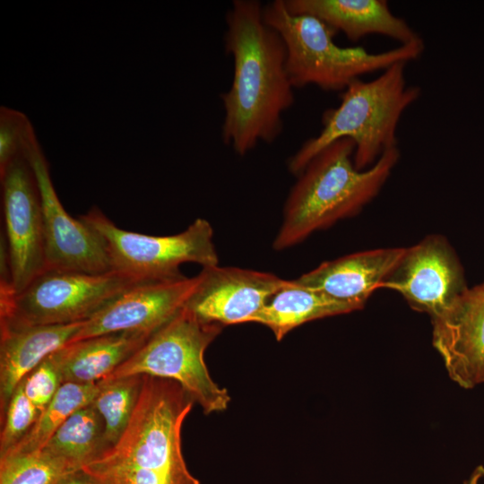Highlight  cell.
I'll return each instance as SVG.
<instances>
[{"label": "cell", "mask_w": 484, "mask_h": 484, "mask_svg": "<svg viewBox=\"0 0 484 484\" xmlns=\"http://www.w3.org/2000/svg\"><path fill=\"white\" fill-rule=\"evenodd\" d=\"M432 321V343L456 385L472 389L484 373V282L467 288Z\"/></svg>", "instance_id": "cell-14"}, {"label": "cell", "mask_w": 484, "mask_h": 484, "mask_svg": "<svg viewBox=\"0 0 484 484\" xmlns=\"http://www.w3.org/2000/svg\"><path fill=\"white\" fill-rule=\"evenodd\" d=\"M398 62L370 81L358 79L341 92L336 108L322 116L319 134L307 140L288 161L289 170L298 176L323 149L340 139L355 144V167H372L392 148L397 147V127L404 111L420 96L421 89L408 85L405 67Z\"/></svg>", "instance_id": "cell-4"}, {"label": "cell", "mask_w": 484, "mask_h": 484, "mask_svg": "<svg viewBox=\"0 0 484 484\" xmlns=\"http://www.w3.org/2000/svg\"><path fill=\"white\" fill-rule=\"evenodd\" d=\"M62 458L42 448L0 456V484H56L75 471Z\"/></svg>", "instance_id": "cell-23"}, {"label": "cell", "mask_w": 484, "mask_h": 484, "mask_svg": "<svg viewBox=\"0 0 484 484\" xmlns=\"http://www.w3.org/2000/svg\"><path fill=\"white\" fill-rule=\"evenodd\" d=\"M12 286L23 290L46 265L42 205L38 181L25 154L0 171Z\"/></svg>", "instance_id": "cell-9"}, {"label": "cell", "mask_w": 484, "mask_h": 484, "mask_svg": "<svg viewBox=\"0 0 484 484\" xmlns=\"http://www.w3.org/2000/svg\"><path fill=\"white\" fill-rule=\"evenodd\" d=\"M199 281L198 274L134 285L85 321L71 342L120 332L152 334L186 306Z\"/></svg>", "instance_id": "cell-12"}, {"label": "cell", "mask_w": 484, "mask_h": 484, "mask_svg": "<svg viewBox=\"0 0 484 484\" xmlns=\"http://www.w3.org/2000/svg\"><path fill=\"white\" fill-rule=\"evenodd\" d=\"M194 402L177 382L143 375L122 436L82 469L99 484H200L181 448L182 426Z\"/></svg>", "instance_id": "cell-2"}, {"label": "cell", "mask_w": 484, "mask_h": 484, "mask_svg": "<svg viewBox=\"0 0 484 484\" xmlns=\"http://www.w3.org/2000/svg\"><path fill=\"white\" fill-rule=\"evenodd\" d=\"M56 484H99V481L83 469H78L63 476Z\"/></svg>", "instance_id": "cell-27"}, {"label": "cell", "mask_w": 484, "mask_h": 484, "mask_svg": "<svg viewBox=\"0 0 484 484\" xmlns=\"http://www.w3.org/2000/svg\"><path fill=\"white\" fill-rule=\"evenodd\" d=\"M292 13L315 16L352 42L377 34L400 45L422 41L402 18L394 15L385 0H283Z\"/></svg>", "instance_id": "cell-16"}, {"label": "cell", "mask_w": 484, "mask_h": 484, "mask_svg": "<svg viewBox=\"0 0 484 484\" xmlns=\"http://www.w3.org/2000/svg\"><path fill=\"white\" fill-rule=\"evenodd\" d=\"M151 335L143 332L97 335L69 342L50 357L62 384L97 383L127 360Z\"/></svg>", "instance_id": "cell-18"}, {"label": "cell", "mask_w": 484, "mask_h": 484, "mask_svg": "<svg viewBox=\"0 0 484 484\" xmlns=\"http://www.w3.org/2000/svg\"><path fill=\"white\" fill-rule=\"evenodd\" d=\"M484 383V373H483V376H482V384Z\"/></svg>", "instance_id": "cell-29"}, {"label": "cell", "mask_w": 484, "mask_h": 484, "mask_svg": "<svg viewBox=\"0 0 484 484\" xmlns=\"http://www.w3.org/2000/svg\"><path fill=\"white\" fill-rule=\"evenodd\" d=\"M359 310L356 306L302 286L292 281L284 284L248 323H257L270 328L275 339L281 341L294 328L320 318Z\"/></svg>", "instance_id": "cell-19"}, {"label": "cell", "mask_w": 484, "mask_h": 484, "mask_svg": "<svg viewBox=\"0 0 484 484\" xmlns=\"http://www.w3.org/2000/svg\"><path fill=\"white\" fill-rule=\"evenodd\" d=\"M143 375L103 378L91 402L100 415L108 447L122 436L134 411L141 393Z\"/></svg>", "instance_id": "cell-22"}, {"label": "cell", "mask_w": 484, "mask_h": 484, "mask_svg": "<svg viewBox=\"0 0 484 484\" xmlns=\"http://www.w3.org/2000/svg\"><path fill=\"white\" fill-rule=\"evenodd\" d=\"M97 391L98 382L62 384L51 402L40 411L31 428L4 455L42 449L58 428L74 411L93 402Z\"/></svg>", "instance_id": "cell-21"}, {"label": "cell", "mask_w": 484, "mask_h": 484, "mask_svg": "<svg viewBox=\"0 0 484 484\" xmlns=\"http://www.w3.org/2000/svg\"><path fill=\"white\" fill-rule=\"evenodd\" d=\"M40 411L28 399L21 384L14 391L1 417L0 456L6 454L31 428Z\"/></svg>", "instance_id": "cell-25"}, {"label": "cell", "mask_w": 484, "mask_h": 484, "mask_svg": "<svg viewBox=\"0 0 484 484\" xmlns=\"http://www.w3.org/2000/svg\"><path fill=\"white\" fill-rule=\"evenodd\" d=\"M22 385L28 399L40 411H43L62 385L50 355L22 381Z\"/></svg>", "instance_id": "cell-26"}, {"label": "cell", "mask_w": 484, "mask_h": 484, "mask_svg": "<svg viewBox=\"0 0 484 484\" xmlns=\"http://www.w3.org/2000/svg\"><path fill=\"white\" fill-rule=\"evenodd\" d=\"M43 448L81 469L108 448L100 415L91 403L77 410Z\"/></svg>", "instance_id": "cell-20"}, {"label": "cell", "mask_w": 484, "mask_h": 484, "mask_svg": "<svg viewBox=\"0 0 484 484\" xmlns=\"http://www.w3.org/2000/svg\"><path fill=\"white\" fill-rule=\"evenodd\" d=\"M102 238L112 270L147 280L183 276L179 266L194 263L204 267L219 264L213 229L204 219H196L184 231L170 236H151L117 227L99 208L80 216Z\"/></svg>", "instance_id": "cell-8"}, {"label": "cell", "mask_w": 484, "mask_h": 484, "mask_svg": "<svg viewBox=\"0 0 484 484\" xmlns=\"http://www.w3.org/2000/svg\"><path fill=\"white\" fill-rule=\"evenodd\" d=\"M185 307L200 320L221 325L248 323L286 280L237 267H204Z\"/></svg>", "instance_id": "cell-13"}, {"label": "cell", "mask_w": 484, "mask_h": 484, "mask_svg": "<svg viewBox=\"0 0 484 484\" xmlns=\"http://www.w3.org/2000/svg\"><path fill=\"white\" fill-rule=\"evenodd\" d=\"M354 151L351 140L335 141L298 175L284 203L275 250L293 246L313 232L359 213L379 194L400 158L394 147L372 167L359 170L354 165Z\"/></svg>", "instance_id": "cell-3"}, {"label": "cell", "mask_w": 484, "mask_h": 484, "mask_svg": "<svg viewBox=\"0 0 484 484\" xmlns=\"http://www.w3.org/2000/svg\"><path fill=\"white\" fill-rule=\"evenodd\" d=\"M220 329L221 324L203 322L184 307L107 378L144 375L170 379L204 414L223 411L230 396L213 381L204 361L205 350Z\"/></svg>", "instance_id": "cell-6"}, {"label": "cell", "mask_w": 484, "mask_h": 484, "mask_svg": "<svg viewBox=\"0 0 484 484\" xmlns=\"http://www.w3.org/2000/svg\"><path fill=\"white\" fill-rule=\"evenodd\" d=\"M83 323L0 325L1 417L21 382L49 355L71 342Z\"/></svg>", "instance_id": "cell-17"}, {"label": "cell", "mask_w": 484, "mask_h": 484, "mask_svg": "<svg viewBox=\"0 0 484 484\" xmlns=\"http://www.w3.org/2000/svg\"><path fill=\"white\" fill-rule=\"evenodd\" d=\"M380 288L400 293L411 308L431 320L445 313L467 289L462 267L447 240L429 235L405 248Z\"/></svg>", "instance_id": "cell-10"}, {"label": "cell", "mask_w": 484, "mask_h": 484, "mask_svg": "<svg viewBox=\"0 0 484 484\" xmlns=\"http://www.w3.org/2000/svg\"><path fill=\"white\" fill-rule=\"evenodd\" d=\"M404 250L388 247L357 252L324 262L294 281L361 309L396 266Z\"/></svg>", "instance_id": "cell-15"}, {"label": "cell", "mask_w": 484, "mask_h": 484, "mask_svg": "<svg viewBox=\"0 0 484 484\" xmlns=\"http://www.w3.org/2000/svg\"><path fill=\"white\" fill-rule=\"evenodd\" d=\"M34 170L42 205L46 268L88 273L112 270L100 236L83 220L69 215L54 188L48 163L39 142L25 153Z\"/></svg>", "instance_id": "cell-11"}, {"label": "cell", "mask_w": 484, "mask_h": 484, "mask_svg": "<svg viewBox=\"0 0 484 484\" xmlns=\"http://www.w3.org/2000/svg\"><path fill=\"white\" fill-rule=\"evenodd\" d=\"M263 17L284 43L286 70L294 88L315 85L341 92L365 74L417 60L424 50L423 40L379 53L362 47H341L334 42L333 29L315 16L290 13L283 0L264 4Z\"/></svg>", "instance_id": "cell-5"}, {"label": "cell", "mask_w": 484, "mask_h": 484, "mask_svg": "<svg viewBox=\"0 0 484 484\" xmlns=\"http://www.w3.org/2000/svg\"><path fill=\"white\" fill-rule=\"evenodd\" d=\"M38 141L29 118L21 111L0 108V171Z\"/></svg>", "instance_id": "cell-24"}, {"label": "cell", "mask_w": 484, "mask_h": 484, "mask_svg": "<svg viewBox=\"0 0 484 484\" xmlns=\"http://www.w3.org/2000/svg\"><path fill=\"white\" fill-rule=\"evenodd\" d=\"M484 478V466L478 465L471 473L469 478L464 480L463 484H480L481 480Z\"/></svg>", "instance_id": "cell-28"}, {"label": "cell", "mask_w": 484, "mask_h": 484, "mask_svg": "<svg viewBox=\"0 0 484 484\" xmlns=\"http://www.w3.org/2000/svg\"><path fill=\"white\" fill-rule=\"evenodd\" d=\"M146 281L115 270L88 273L46 268L20 292L0 296V325L85 322L128 289Z\"/></svg>", "instance_id": "cell-7"}, {"label": "cell", "mask_w": 484, "mask_h": 484, "mask_svg": "<svg viewBox=\"0 0 484 484\" xmlns=\"http://www.w3.org/2000/svg\"><path fill=\"white\" fill-rule=\"evenodd\" d=\"M263 7L257 0H234L225 17L224 48L234 69L220 96L221 138L241 156L280 136L282 116L295 100L284 43L264 22Z\"/></svg>", "instance_id": "cell-1"}]
</instances>
